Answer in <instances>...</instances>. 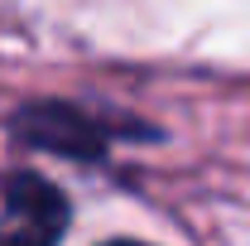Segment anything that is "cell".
Wrapping results in <instances>:
<instances>
[{"label": "cell", "mask_w": 250, "mask_h": 246, "mask_svg": "<svg viewBox=\"0 0 250 246\" xmlns=\"http://www.w3.org/2000/svg\"><path fill=\"white\" fill-rule=\"evenodd\" d=\"M5 130L24 150L62 154V159H82V164H92L111 150V125L96 121L82 106H67V101H29V106L10 111Z\"/></svg>", "instance_id": "1"}, {"label": "cell", "mask_w": 250, "mask_h": 246, "mask_svg": "<svg viewBox=\"0 0 250 246\" xmlns=\"http://www.w3.org/2000/svg\"><path fill=\"white\" fill-rule=\"evenodd\" d=\"M67 198L34 169L0 174V246H58Z\"/></svg>", "instance_id": "2"}, {"label": "cell", "mask_w": 250, "mask_h": 246, "mask_svg": "<svg viewBox=\"0 0 250 246\" xmlns=\"http://www.w3.org/2000/svg\"><path fill=\"white\" fill-rule=\"evenodd\" d=\"M106 246H149V242H130V237H125V242H106Z\"/></svg>", "instance_id": "3"}]
</instances>
